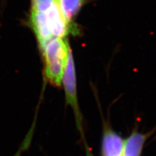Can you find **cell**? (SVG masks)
I'll return each instance as SVG.
<instances>
[{
	"label": "cell",
	"mask_w": 156,
	"mask_h": 156,
	"mask_svg": "<svg viewBox=\"0 0 156 156\" xmlns=\"http://www.w3.org/2000/svg\"><path fill=\"white\" fill-rule=\"evenodd\" d=\"M124 141L110 128L105 129L101 143L102 156H122Z\"/></svg>",
	"instance_id": "3"
},
{
	"label": "cell",
	"mask_w": 156,
	"mask_h": 156,
	"mask_svg": "<svg viewBox=\"0 0 156 156\" xmlns=\"http://www.w3.org/2000/svg\"><path fill=\"white\" fill-rule=\"evenodd\" d=\"M86 1L87 0H58L63 16L68 23L75 25L74 19Z\"/></svg>",
	"instance_id": "5"
},
{
	"label": "cell",
	"mask_w": 156,
	"mask_h": 156,
	"mask_svg": "<svg viewBox=\"0 0 156 156\" xmlns=\"http://www.w3.org/2000/svg\"><path fill=\"white\" fill-rule=\"evenodd\" d=\"M40 49L44 62L46 81L53 85L60 86L71 50L67 39L53 37Z\"/></svg>",
	"instance_id": "1"
},
{
	"label": "cell",
	"mask_w": 156,
	"mask_h": 156,
	"mask_svg": "<svg viewBox=\"0 0 156 156\" xmlns=\"http://www.w3.org/2000/svg\"><path fill=\"white\" fill-rule=\"evenodd\" d=\"M148 135L133 131L124 141L122 156H140Z\"/></svg>",
	"instance_id": "4"
},
{
	"label": "cell",
	"mask_w": 156,
	"mask_h": 156,
	"mask_svg": "<svg viewBox=\"0 0 156 156\" xmlns=\"http://www.w3.org/2000/svg\"><path fill=\"white\" fill-rule=\"evenodd\" d=\"M62 83L65 89L66 104L70 105L73 109L78 130L80 131L81 136L85 140L83 130L82 115L79 107L77 94L75 64L72 50H70L68 56L65 70L62 76Z\"/></svg>",
	"instance_id": "2"
}]
</instances>
